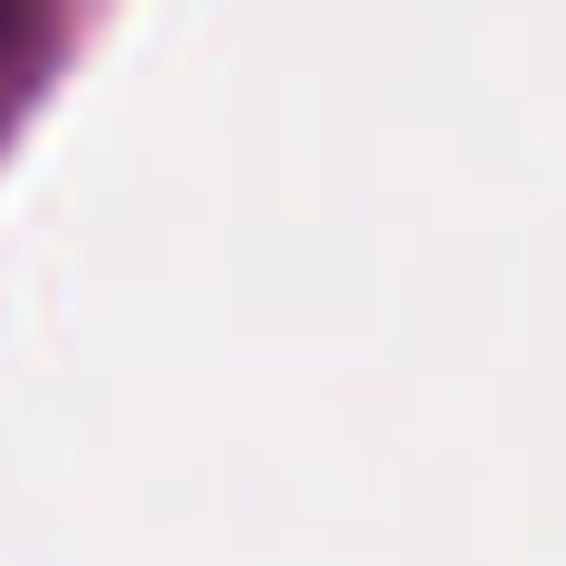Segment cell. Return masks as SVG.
Instances as JSON below:
<instances>
[{"label":"cell","mask_w":566,"mask_h":566,"mask_svg":"<svg viewBox=\"0 0 566 566\" xmlns=\"http://www.w3.org/2000/svg\"><path fill=\"white\" fill-rule=\"evenodd\" d=\"M48 57H57V20H48V10H0V133L29 114Z\"/></svg>","instance_id":"6da1fadb"}]
</instances>
